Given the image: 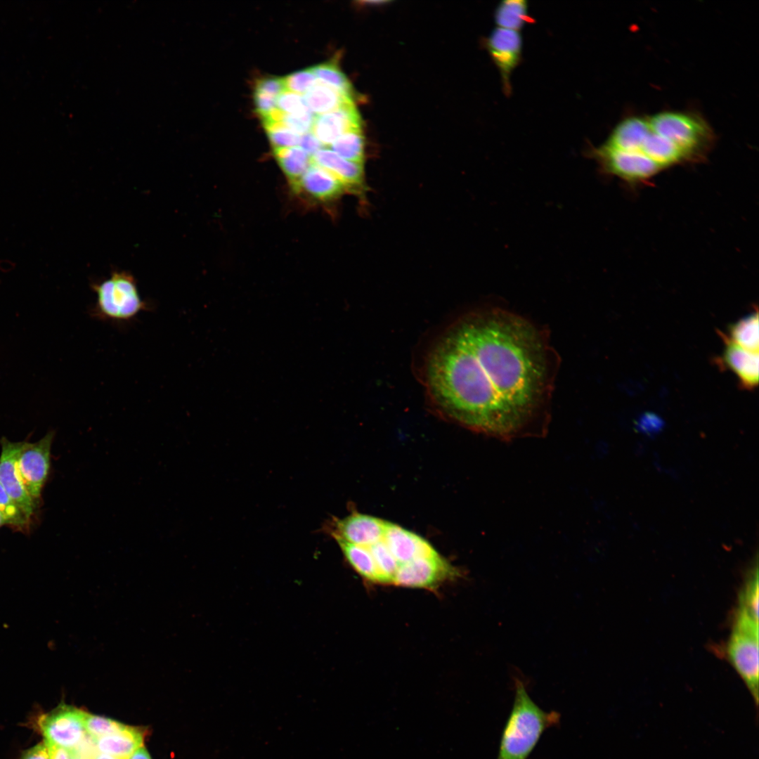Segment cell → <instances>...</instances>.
Listing matches in <instances>:
<instances>
[{
	"mask_svg": "<svg viewBox=\"0 0 759 759\" xmlns=\"http://www.w3.org/2000/svg\"><path fill=\"white\" fill-rule=\"evenodd\" d=\"M550 354L540 332L493 309L459 321L426 365L428 393L446 415L496 438L536 433L551 382Z\"/></svg>",
	"mask_w": 759,
	"mask_h": 759,
	"instance_id": "6da1fadb",
	"label": "cell"
},
{
	"mask_svg": "<svg viewBox=\"0 0 759 759\" xmlns=\"http://www.w3.org/2000/svg\"><path fill=\"white\" fill-rule=\"evenodd\" d=\"M559 719L558 713L540 708L524 685L516 680L513 706L501 734L497 759H526L543 733Z\"/></svg>",
	"mask_w": 759,
	"mask_h": 759,
	"instance_id": "7a4b0ae2",
	"label": "cell"
},
{
	"mask_svg": "<svg viewBox=\"0 0 759 759\" xmlns=\"http://www.w3.org/2000/svg\"><path fill=\"white\" fill-rule=\"evenodd\" d=\"M647 120L651 129L677 146L690 163L703 160L714 144L713 129L696 112L663 111Z\"/></svg>",
	"mask_w": 759,
	"mask_h": 759,
	"instance_id": "3957f363",
	"label": "cell"
},
{
	"mask_svg": "<svg viewBox=\"0 0 759 759\" xmlns=\"http://www.w3.org/2000/svg\"><path fill=\"white\" fill-rule=\"evenodd\" d=\"M96 303L91 315L96 319L116 323H128L149 309L142 299L133 275L113 272L106 279L91 285Z\"/></svg>",
	"mask_w": 759,
	"mask_h": 759,
	"instance_id": "277c9868",
	"label": "cell"
},
{
	"mask_svg": "<svg viewBox=\"0 0 759 759\" xmlns=\"http://www.w3.org/2000/svg\"><path fill=\"white\" fill-rule=\"evenodd\" d=\"M585 155L597 163L602 175L617 177L630 186L646 183L663 171L642 153L614 148L604 143L598 147L589 144Z\"/></svg>",
	"mask_w": 759,
	"mask_h": 759,
	"instance_id": "5b68a950",
	"label": "cell"
},
{
	"mask_svg": "<svg viewBox=\"0 0 759 759\" xmlns=\"http://www.w3.org/2000/svg\"><path fill=\"white\" fill-rule=\"evenodd\" d=\"M759 628L749 621L735 618L728 640L726 653L728 659L758 703Z\"/></svg>",
	"mask_w": 759,
	"mask_h": 759,
	"instance_id": "8992f818",
	"label": "cell"
},
{
	"mask_svg": "<svg viewBox=\"0 0 759 759\" xmlns=\"http://www.w3.org/2000/svg\"><path fill=\"white\" fill-rule=\"evenodd\" d=\"M86 713L74 707L63 704L43 715L39 720V726L45 741L70 751L75 748L86 737Z\"/></svg>",
	"mask_w": 759,
	"mask_h": 759,
	"instance_id": "52a82bcc",
	"label": "cell"
},
{
	"mask_svg": "<svg viewBox=\"0 0 759 759\" xmlns=\"http://www.w3.org/2000/svg\"><path fill=\"white\" fill-rule=\"evenodd\" d=\"M53 435V432H48L37 442H22L18 453L20 475L28 494L36 503L49 472Z\"/></svg>",
	"mask_w": 759,
	"mask_h": 759,
	"instance_id": "ba28073f",
	"label": "cell"
},
{
	"mask_svg": "<svg viewBox=\"0 0 759 759\" xmlns=\"http://www.w3.org/2000/svg\"><path fill=\"white\" fill-rule=\"evenodd\" d=\"M484 45L500 72L505 95L511 96V74L522 61L520 32L497 27L484 39Z\"/></svg>",
	"mask_w": 759,
	"mask_h": 759,
	"instance_id": "9c48e42d",
	"label": "cell"
},
{
	"mask_svg": "<svg viewBox=\"0 0 759 759\" xmlns=\"http://www.w3.org/2000/svg\"><path fill=\"white\" fill-rule=\"evenodd\" d=\"M456 575L455 569L437 554L415 559L399 566L393 584L403 587L432 588Z\"/></svg>",
	"mask_w": 759,
	"mask_h": 759,
	"instance_id": "30bf717a",
	"label": "cell"
},
{
	"mask_svg": "<svg viewBox=\"0 0 759 759\" xmlns=\"http://www.w3.org/2000/svg\"><path fill=\"white\" fill-rule=\"evenodd\" d=\"M1 444L0 484L30 519L37 503L28 494L18 468V455L22 442H11L2 438Z\"/></svg>",
	"mask_w": 759,
	"mask_h": 759,
	"instance_id": "8fae6325",
	"label": "cell"
},
{
	"mask_svg": "<svg viewBox=\"0 0 759 759\" xmlns=\"http://www.w3.org/2000/svg\"><path fill=\"white\" fill-rule=\"evenodd\" d=\"M386 521L368 514L352 513L343 519H334L327 530L336 540L368 545L382 536Z\"/></svg>",
	"mask_w": 759,
	"mask_h": 759,
	"instance_id": "7c38bea8",
	"label": "cell"
},
{
	"mask_svg": "<svg viewBox=\"0 0 759 759\" xmlns=\"http://www.w3.org/2000/svg\"><path fill=\"white\" fill-rule=\"evenodd\" d=\"M383 538L400 565L419 557L439 554L432 545L421 536L387 521Z\"/></svg>",
	"mask_w": 759,
	"mask_h": 759,
	"instance_id": "4fadbf2b",
	"label": "cell"
},
{
	"mask_svg": "<svg viewBox=\"0 0 759 759\" xmlns=\"http://www.w3.org/2000/svg\"><path fill=\"white\" fill-rule=\"evenodd\" d=\"M361 117L354 103L316 115L311 131L323 144L330 145L342 135L361 130Z\"/></svg>",
	"mask_w": 759,
	"mask_h": 759,
	"instance_id": "5bb4252c",
	"label": "cell"
},
{
	"mask_svg": "<svg viewBox=\"0 0 759 759\" xmlns=\"http://www.w3.org/2000/svg\"><path fill=\"white\" fill-rule=\"evenodd\" d=\"M312 162L335 176L346 190L362 196L366 190L364 164L346 160L332 150L323 148L312 156Z\"/></svg>",
	"mask_w": 759,
	"mask_h": 759,
	"instance_id": "9a60e30c",
	"label": "cell"
},
{
	"mask_svg": "<svg viewBox=\"0 0 759 759\" xmlns=\"http://www.w3.org/2000/svg\"><path fill=\"white\" fill-rule=\"evenodd\" d=\"M721 335L725 343L721 361L735 373L742 388L753 389L758 383V352L746 350Z\"/></svg>",
	"mask_w": 759,
	"mask_h": 759,
	"instance_id": "2e32d148",
	"label": "cell"
},
{
	"mask_svg": "<svg viewBox=\"0 0 759 759\" xmlns=\"http://www.w3.org/2000/svg\"><path fill=\"white\" fill-rule=\"evenodd\" d=\"M293 188L304 191L310 197L323 202L336 199L347 191L335 176L314 164L309 167Z\"/></svg>",
	"mask_w": 759,
	"mask_h": 759,
	"instance_id": "e0dca14e",
	"label": "cell"
},
{
	"mask_svg": "<svg viewBox=\"0 0 759 759\" xmlns=\"http://www.w3.org/2000/svg\"><path fill=\"white\" fill-rule=\"evenodd\" d=\"M649 131L647 117L629 116L619 122L604 144L625 151L640 153Z\"/></svg>",
	"mask_w": 759,
	"mask_h": 759,
	"instance_id": "ac0fdd59",
	"label": "cell"
},
{
	"mask_svg": "<svg viewBox=\"0 0 759 759\" xmlns=\"http://www.w3.org/2000/svg\"><path fill=\"white\" fill-rule=\"evenodd\" d=\"M143 732L134 727L126 726L123 729L95 740L97 750L119 759H129L142 747Z\"/></svg>",
	"mask_w": 759,
	"mask_h": 759,
	"instance_id": "d6986e66",
	"label": "cell"
},
{
	"mask_svg": "<svg viewBox=\"0 0 759 759\" xmlns=\"http://www.w3.org/2000/svg\"><path fill=\"white\" fill-rule=\"evenodd\" d=\"M303 96L309 109L315 115L327 113L353 103V96L318 82Z\"/></svg>",
	"mask_w": 759,
	"mask_h": 759,
	"instance_id": "ffe728a7",
	"label": "cell"
},
{
	"mask_svg": "<svg viewBox=\"0 0 759 759\" xmlns=\"http://www.w3.org/2000/svg\"><path fill=\"white\" fill-rule=\"evenodd\" d=\"M495 22L498 27L519 31L534 19L528 13V2L524 0H505L495 10Z\"/></svg>",
	"mask_w": 759,
	"mask_h": 759,
	"instance_id": "44dd1931",
	"label": "cell"
},
{
	"mask_svg": "<svg viewBox=\"0 0 759 759\" xmlns=\"http://www.w3.org/2000/svg\"><path fill=\"white\" fill-rule=\"evenodd\" d=\"M275 157L292 188L313 164L312 157L300 147L275 150Z\"/></svg>",
	"mask_w": 759,
	"mask_h": 759,
	"instance_id": "7402d4cb",
	"label": "cell"
},
{
	"mask_svg": "<svg viewBox=\"0 0 759 759\" xmlns=\"http://www.w3.org/2000/svg\"><path fill=\"white\" fill-rule=\"evenodd\" d=\"M349 564L364 578L379 583V575L373 559L363 545H354L342 540H336Z\"/></svg>",
	"mask_w": 759,
	"mask_h": 759,
	"instance_id": "603a6c76",
	"label": "cell"
},
{
	"mask_svg": "<svg viewBox=\"0 0 759 759\" xmlns=\"http://www.w3.org/2000/svg\"><path fill=\"white\" fill-rule=\"evenodd\" d=\"M725 336L734 344L751 351L758 352V313L753 312L729 328V336Z\"/></svg>",
	"mask_w": 759,
	"mask_h": 759,
	"instance_id": "cb8c5ba5",
	"label": "cell"
},
{
	"mask_svg": "<svg viewBox=\"0 0 759 759\" xmlns=\"http://www.w3.org/2000/svg\"><path fill=\"white\" fill-rule=\"evenodd\" d=\"M758 560L748 573L739 595L737 616L758 624Z\"/></svg>",
	"mask_w": 759,
	"mask_h": 759,
	"instance_id": "d4e9b609",
	"label": "cell"
},
{
	"mask_svg": "<svg viewBox=\"0 0 759 759\" xmlns=\"http://www.w3.org/2000/svg\"><path fill=\"white\" fill-rule=\"evenodd\" d=\"M383 533L384 531L380 538L373 543L363 546L368 548L373 559L379 575V583L393 584L400 564L387 545Z\"/></svg>",
	"mask_w": 759,
	"mask_h": 759,
	"instance_id": "484cf974",
	"label": "cell"
},
{
	"mask_svg": "<svg viewBox=\"0 0 759 759\" xmlns=\"http://www.w3.org/2000/svg\"><path fill=\"white\" fill-rule=\"evenodd\" d=\"M330 148L342 158L364 164L365 138L361 129L342 135L330 145Z\"/></svg>",
	"mask_w": 759,
	"mask_h": 759,
	"instance_id": "4316f807",
	"label": "cell"
},
{
	"mask_svg": "<svg viewBox=\"0 0 759 759\" xmlns=\"http://www.w3.org/2000/svg\"><path fill=\"white\" fill-rule=\"evenodd\" d=\"M311 69L318 82L353 96L351 83L335 63H320L311 67Z\"/></svg>",
	"mask_w": 759,
	"mask_h": 759,
	"instance_id": "83f0119b",
	"label": "cell"
},
{
	"mask_svg": "<svg viewBox=\"0 0 759 759\" xmlns=\"http://www.w3.org/2000/svg\"><path fill=\"white\" fill-rule=\"evenodd\" d=\"M315 116L309 109L293 114H283L275 110L263 119L278 123L301 135L311 131Z\"/></svg>",
	"mask_w": 759,
	"mask_h": 759,
	"instance_id": "f1b7e54d",
	"label": "cell"
},
{
	"mask_svg": "<svg viewBox=\"0 0 759 759\" xmlns=\"http://www.w3.org/2000/svg\"><path fill=\"white\" fill-rule=\"evenodd\" d=\"M264 127L274 150L297 146L300 135L273 122H264Z\"/></svg>",
	"mask_w": 759,
	"mask_h": 759,
	"instance_id": "f546056e",
	"label": "cell"
},
{
	"mask_svg": "<svg viewBox=\"0 0 759 759\" xmlns=\"http://www.w3.org/2000/svg\"><path fill=\"white\" fill-rule=\"evenodd\" d=\"M84 726L86 734L96 740L117 732L126 725L109 718L86 713Z\"/></svg>",
	"mask_w": 759,
	"mask_h": 759,
	"instance_id": "4dcf8cb0",
	"label": "cell"
},
{
	"mask_svg": "<svg viewBox=\"0 0 759 759\" xmlns=\"http://www.w3.org/2000/svg\"><path fill=\"white\" fill-rule=\"evenodd\" d=\"M0 514L6 523L17 528H27L30 519L9 497L0 484Z\"/></svg>",
	"mask_w": 759,
	"mask_h": 759,
	"instance_id": "1f68e13d",
	"label": "cell"
},
{
	"mask_svg": "<svg viewBox=\"0 0 759 759\" xmlns=\"http://www.w3.org/2000/svg\"><path fill=\"white\" fill-rule=\"evenodd\" d=\"M283 81L287 91L301 95L306 93L318 82L311 67L292 72L285 77Z\"/></svg>",
	"mask_w": 759,
	"mask_h": 759,
	"instance_id": "d6a6232c",
	"label": "cell"
},
{
	"mask_svg": "<svg viewBox=\"0 0 759 759\" xmlns=\"http://www.w3.org/2000/svg\"><path fill=\"white\" fill-rule=\"evenodd\" d=\"M309 109L303 95L285 90L276 99L275 110L283 114H293Z\"/></svg>",
	"mask_w": 759,
	"mask_h": 759,
	"instance_id": "836d02e7",
	"label": "cell"
},
{
	"mask_svg": "<svg viewBox=\"0 0 759 759\" xmlns=\"http://www.w3.org/2000/svg\"><path fill=\"white\" fill-rule=\"evenodd\" d=\"M635 427L640 432L653 435L660 432L663 427V420L652 413H645L635 422Z\"/></svg>",
	"mask_w": 759,
	"mask_h": 759,
	"instance_id": "e575fe53",
	"label": "cell"
},
{
	"mask_svg": "<svg viewBox=\"0 0 759 759\" xmlns=\"http://www.w3.org/2000/svg\"><path fill=\"white\" fill-rule=\"evenodd\" d=\"M254 90L272 96L278 97L286 89L283 78L266 77L257 81L254 86Z\"/></svg>",
	"mask_w": 759,
	"mask_h": 759,
	"instance_id": "d590c367",
	"label": "cell"
},
{
	"mask_svg": "<svg viewBox=\"0 0 759 759\" xmlns=\"http://www.w3.org/2000/svg\"><path fill=\"white\" fill-rule=\"evenodd\" d=\"M277 97L255 91H254V100L256 111L263 118L268 116L276 108Z\"/></svg>",
	"mask_w": 759,
	"mask_h": 759,
	"instance_id": "8d00e7d4",
	"label": "cell"
},
{
	"mask_svg": "<svg viewBox=\"0 0 759 759\" xmlns=\"http://www.w3.org/2000/svg\"><path fill=\"white\" fill-rule=\"evenodd\" d=\"M298 146L312 157L323 145L311 131H309L300 135Z\"/></svg>",
	"mask_w": 759,
	"mask_h": 759,
	"instance_id": "74e56055",
	"label": "cell"
},
{
	"mask_svg": "<svg viewBox=\"0 0 759 759\" xmlns=\"http://www.w3.org/2000/svg\"><path fill=\"white\" fill-rule=\"evenodd\" d=\"M22 759H51L48 744L44 740V741L27 750L23 753Z\"/></svg>",
	"mask_w": 759,
	"mask_h": 759,
	"instance_id": "f35d334b",
	"label": "cell"
},
{
	"mask_svg": "<svg viewBox=\"0 0 759 759\" xmlns=\"http://www.w3.org/2000/svg\"><path fill=\"white\" fill-rule=\"evenodd\" d=\"M46 743L48 745L51 759H71L72 753L70 750L49 744L47 741Z\"/></svg>",
	"mask_w": 759,
	"mask_h": 759,
	"instance_id": "ab89813d",
	"label": "cell"
},
{
	"mask_svg": "<svg viewBox=\"0 0 759 759\" xmlns=\"http://www.w3.org/2000/svg\"><path fill=\"white\" fill-rule=\"evenodd\" d=\"M129 759H151L148 751L142 746L136 750Z\"/></svg>",
	"mask_w": 759,
	"mask_h": 759,
	"instance_id": "60d3db41",
	"label": "cell"
},
{
	"mask_svg": "<svg viewBox=\"0 0 759 759\" xmlns=\"http://www.w3.org/2000/svg\"><path fill=\"white\" fill-rule=\"evenodd\" d=\"M92 759H119L118 758L112 756L108 754L103 753L98 751L92 758Z\"/></svg>",
	"mask_w": 759,
	"mask_h": 759,
	"instance_id": "b9f144b4",
	"label": "cell"
},
{
	"mask_svg": "<svg viewBox=\"0 0 759 759\" xmlns=\"http://www.w3.org/2000/svg\"><path fill=\"white\" fill-rule=\"evenodd\" d=\"M388 2H389L388 1H384V0H382V1H381V0H377V1L372 0V1H361V3H362V4H363L366 5V6H378V5H382V4H387Z\"/></svg>",
	"mask_w": 759,
	"mask_h": 759,
	"instance_id": "7bdbcfd3",
	"label": "cell"
},
{
	"mask_svg": "<svg viewBox=\"0 0 759 759\" xmlns=\"http://www.w3.org/2000/svg\"><path fill=\"white\" fill-rule=\"evenodd\" d=\"M6 524V521H5V519H4V517H3L2 516H1V514H0V527H1V526H3L4 524Z\"/></svg>",
	"mask_w": 759,
	"mask_h": 759,
	"instance_id": "ee69618b",
	"label": "cell"
},
{
	"mask_svg": "<svg viewBox=\"0 0 759 759\" xmlns=\"http://www.w3.org/2000/svg\"><path fill=\"white\" fill-rule=\"evenodd\" d=\"M71 759H83V758H79V757H78V756H76V755H72V758H71Z\"/></svg>",
	"mask_w": 759,
	"mask_h": 759,
	"instance_id": "f6af8a7d",
	"label": "cell"
}]
</instances>
